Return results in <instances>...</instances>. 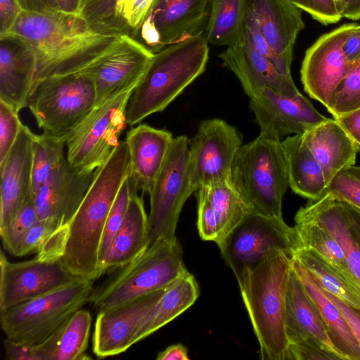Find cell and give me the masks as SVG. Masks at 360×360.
I'll return each instance as SVG.
<instances>
[{
    "mask_svg": "<svg viewBox=\"0 0 360 360\" xmlns=\"http://www.w3.org/2000/svg\"><path fill=\"white\" fill-rule=\"evenodd\" d=\"M93 175L77 172L65 158L33 195L39 219L51 220L61 228H69Z\"/></svg>",
    "mask_w": 360,
    "mask_h": 360,
    "instance_id": "20",
    "label": "cell"
},
{
    "mask_svg": "<svg viewBox=\"0 0 360 360\" xmlns=\"http://www.w3.org/2000/svg\"><path fill=\"white\" fill-rule=\"evenodd\" d=\"M360 150V108L335 118Z\"/></svg>",
    "mask_w": 360,
    "mask_h": 360,
    "instance_id": "52",
    "label": "cell"
},
{
    "mask_svg": "<svg viewBox=\"0 0 360 360\" xmlns=\"http://www.w3.org/2000/svg\"><path fill=\"white\" fill-rule=\"evenodd\" d=\"M324 292L338 307L360 346V311L348 306L331 294Z\"/></svg>",
    "mask_w": 360,
    "mask_h": 360,
    "instance_id": "51",
    "label": "cell"
},
{
    "mask_svg": "<svg viewBox=\"0 0 360 360\" xmlns=\"http://www.w3.org/2000/svg\"><path fill=\"white\" fill-rule=\"evenodd\" d=\"M154 0H79L77 14L101 34L135 38Z\"/></svg>",
    "mask_w": 360,
    "mask_h": 360,
    "instance_id": "24",
    "label": "cell"
},
{
    "mask_svg": "<svg viewBox=\"0 0 360 360\" xmlns=\"http://www.w3.org/2000/svg\"><path fill=\"white\" fill-rule=\"evenodd\" d=\"M219 57L224 66L238 78L249 98L264 88L288 97L301 94L291 76L281 73L269 59L255 48L245 27L239 37L227 46Z\"/></svg>",
    "mask_w": 360,
    "mask_h": 360,
    "instance_id": "18",
    "label": "cell"
},
{
    "mask_svg": "<svg viewBox=\"0 0 360 360\" xmlns=\"http://www.w3.org/2000/svg\"><path fill=\"white\" fill-rule=\"evenodd\" d=\"M134 89H129L95 107L68 136L67 160L82 174H92L119 145L126 129L127 108Z\"/></svg>",
    "mask_w": 360,
    "mask_h": 360,
    "instance_id": "10",
    "label": "cell"
},
{
    "mask_svg": "<svg viewBox=\"0 0 360 360\" xmlns=\"http://www.w3.org/2000/svg\"><path fill=\"white\" fill-rule=\"evenodd\" d=\"M4 346L8 360H37L34 345L17 342L6 338Z\"/></svg>",
    "mask_w": 360,
    "mask_h": 360,
    "instance_id": "50",
    "label": "cell"
},
{
    "mask_svg": "<svg viewBox=\"0 0 360 360\" xmlns=\"http://www.w3.org/2000/svg\"><path fill=\"white\" fill-rule=\"evenodd\" d=\"M36 72L37 58L32 49L16 36H0V101L18 112L27 107Z\"/></svg>",
    "mask_w": 360,
    "mask_h": 360,
    "instance_id": "23",
    "label": "cell"
},
{
    "mask_svg": "<svg viewBox=\"0 0 360 360\" xmlns=\"http://www.w3.org/2000/svg\"><path fill=\"white\" fill-rule=\"evenodd\" d=\"M131 169L129 154L117 148L94 172L91 183L70 223L61 258L74 275L92 281L102 276L99 254L106 221Z\"/></svg>",
    "mask_w": 360,
    "mask_h": 360,
    "instance_id": "2",
    "label": "cell"
},
{
    "mask_svg": "<svg viewBox=\"0 0 360 360\" xmlns=\"http://www.w3.org/2000/svg\"><path fill=\"white\" fill-rule=\"evenodd\" d=\"M61 259L11 262L0 253V311L48 294L79 280Z\"/></svg>",
    "mask_w": 360,
    "mask_h": 360,
    "instance_id": "15",
    "label": "cell"
},
{
    "mask_svg": "<svg viewBox=\"0 0 360 360\" xmlns=\"http://www.w3.org/2000/svg\"><path fill=\"white\" fill-rule=\"evenodd\" d=\"M5 34L20 38L33 51L37 58L35 81L83 70L121 37L97 32L77 13L22 10Z\"/></svg>",
    "mask_w": 360,
    "mask_h": 360,
    "instance_id": "1",
    "label": "cell"
},
{
    "mask_svg": "<svg viewBox=\"0 0 360 360\" xmlns=\"http://www.w3.org/2000/svg\"><path fill=\"white\" fill-rule=\"evenodd\" d=\"M188 349L181 344L173 345L157 354V360H188Z\"/></svg>",
    "mask_w": 360,
    "mask_h": 360,
    "instance_id": "56",
    "label": "cell"
},
{
    "mask_svg": "<svg viewBox=\"0 0 360 360\" xmlns=\"http://www.w3.org/2000/svg\"><path fill=\"white\" fill-rule=\"evenodd\" d=\"M290 360H333L341 359L318 340L308 338L289 344Z\"/></svg>",
    "mask_w": 360,
    "mask_h": 360,
    "instance_id": "46",
    "label": "cell"
},
{
    "mask_svg": "<svg viewBox=\"0 0 360 360\" xmlns=\"http://www.w3.org/2000/svg\"><path fill=\"white\" fill-rule=\"evenodd\" d=\"M199 295V286L194 276L186 271L165 287L158 302L136 331L132 344L179 316L194 304Z\"/></svg>",
    "mask_w": 360,
    "mask_h": 360,
    "instance_id": "32",
    "label": "cell"
},
{
    "mask_svg": "<svg viewBox=\"0 0 360 360\" xmlns=\"http://www.w3.org/2000/svg\"><path fill=\"white\" fill-rule=\"evenodd\" d=\"M173 139L169 131L146 124H140L127 131L125 141L131 158V176L138 190L149 194Z\"/></svg>",
    "mask_w": 360,
    "mask_h": 360,
    "instance_id": "25",
    "label": "cell"
},
{
    "mask_svg": "<svg viewBox=\"0 0 360 360\" xmlns=\"http://www.w3.org/2000/svg\"><path fill=\"white\" fill-rule=\"evenodd\" d=\"M165 288L98 311L92 338L94 354L104 358L127 350L133 345V338L138 328L155 306Z\"/></svg>",
    "mask_w": 360,
    "mask_h": 360,
    "instance_id": "19",
    "label": "cell"
},
{
    "mask_svg": "<svg viewBox=\"0 0 360 360\" xmlns=\"http://www.w3.org/2000/svg\"><path fill=\"white\" fill-rule=\"evenodd\" d=\"M212 0H154L134 39L153 53L204 34Z\"/></svg>",
    "mask_w": 360,
    "mask_h": 360,
    "instance_id": "13",
    "label": "cell"
},
{
    "mask_svg": "<svg viewBox=\"0 0 360 360\" xmlns=\"http://www.w3.org/2000/svg\"><path fill=\"white\" fill-rule=\"evenodd\" d=\"M60 227L49 219H39L24 238L16 257H24L37 252L49 235Z\"/></svg>",
    "mask_w": 360,
    "mask_h": 360,
    "instance_id": "47",
    "label": "cell"
},
{
    "mask_svg": "<svg viewBox=\"0 0 360 360\" xmlns=\"http://www.w3.org/2000/svg\"><path fill=\"white\" fill-rule=\"evenodd\" d=\"M285 325L289 344L311 338L345 360L330 341L316 306L292 266L286 292Z\"/></svg>",
    "mask_w": 360,
    "mask_h": 360,
    "instance_id": "26",
    "label": "cell"
},
{
    "mask_svg": "<svg viewBox=\"0 0 360 360\" xmlns=\"http://www.w3.org/2000/svg\"><path fill=\"white\" fill-rule=\"evenodd\" d=\"M217 245L238 282L267 255L281 251L294 257L302 248L295 226L287 225L283 217L251 210Z\"/></svg>",
    "mask_w": 360,
    "mask_h": 360,
    "instance_id": "9",
    "label": "cell"
},
{
    "mask_svg": "<svg viewBox=\"0 0 360 360\" xmlns=\"http://www.w3.org/2000/svg\"><path fill=\"white\" fill-rule=\"evenodd\" d=\"M248 5L265 40L286 72L291 75L294 45L304 28L301 9L290 0H249Z\"/></svg>",
    "mask_w": 360,
    "mask_h": 360,
    "instance_id": "22",
    "label": "cell"
},
{
    "mask_svg": "<svg viewBox=\"0 0 360 360\" xmlns=\"http://www.w3.org/2000/svg\"><path fill=\"white\" fill-rule=\"evenodd\" d=\"M242 145V135L233 126L219 118L202 120L189 140V172L195 190L231 180L234 159Z\"/></svg>",
    "mask_w": 360,
    "mask_h": 360,
    "instance_id": "12",
    "label": "cell"
},
{
    "mask_svg": "<svg viewBox=\"0 0 360 360\" xmlns=\"http://www.w3.org/2000/svg\"><path fill=\"white\" fill-rule=\"evenodd\" d=\"M22 125L18 111L0 101V163L15 143Z\"/></svg>",
    "mask_w": 360,
    "mask_h": 360,
    "instance_id": "43",
    "label": "cell"
},
{
    "mask_svg": "<svg viewBox=\"0 0 360 360\" xmlns=\"http://www.w3.org/2000/svg\"><path fill=\"white\" fill-rule=\"evenodd\" d=\"M245 28L255 48L262 55L269 59L281 73L287 76H291V75H288L286 72L281 62L275 55L263 37L257 19L250 9L249 5L248 6L245 20Z\"/></svg>",
    "mask_w": 360,
    "mask_h": 360,
    "instance_id": "48",
    "label": "cell"
},
{
    "mask_svg": "<svg viewBox=\"0 0 360 360\" xmlns=\"http://www.w3.org/2000/svg\"><path fill=\"white\" fill-rule=\"evenodd\" d=\"M249 98L260 131L280 139L302 134L328 118L301 94L288 97L264 88Z\"/></svg>",
    "mask_w": 360,
    "mask_h": 360,
    "instance_id": "17",
    "label": "cell"
},
{
    "mask_svg": "<svg viewBox=\"0 0 360 360\" xmlns=\"http://www.w3.org/2000/svg\"><path fill=\"white\" fill-rule=\"evenodd\" d=\"M67 137L45 133L34 134L32 140V193H36L49 176L65 160Z\"/></svg>",
    "mask_w": 360,
    "mask_h": 360,
    "instance_id": "38",
    "label": "cell"
},
{
    "mask_svg": "<svg viewBox=\"0 0 360 360\" xmlns=\"http://www.w3.org/2000/svg\"><path fill=\"white\" fill-rule=\"evenodd\" d=\"M292 260L283 252H273L238 282L264 360H290L285 319Z\"/></svg>",
    "mask_w": 360,
    "mask_h": 360,
    "instance_id": "3",
    "label": "cell"
},
{
    "mask_svg": "<svg viewBox=\"0 0 360 360\" xmlns=\"http://www.w3.org/2000/svg\"><path fill=\"white\" fill-rule=\"evenodd\" d=\"M38 220L32 195L26 201L16 217L5 228L0 230L4 250L16 257L24 238Z\"/></svg>",
    "mask_w": 360,
    "mask_h": 360,
    "instance_id": "41",
    "label": "cell"
},
{
    "mask_svg": "<svg viewBox=\"0 0 360 360\" xmlns=\"http://www.w3.org/2000/svg\"><path fill=\"white\" fill-rule=\"evenodd\" d=\"M214 210L217 226L219 245L250 210L232 180L200 187Z\"/></svg>",
    "mask_w": 360,
    "mask_h": 360,
    "instance_id": "35",
    "label": "cell"
},
{
    "mask_svg": "<svg viewBox=\"0 0 360 360\" xmlns=\"http://www.w3.org/2000/svg\"><path fill=\"white\" fill-rule=\"evenodd\" d=\"M323 25L334 24L342 18L336 0H290Z\"/></svg>",
    "mask_w": 360,
    "mask_h": 360,
    "instance_id": "44",
    "label": "cell"
},
{
    "mask_svg": "<svg viewBox=\"0 0 360 360\" xmlns=\"http://www.w3.org/2000/svg\"><path fill=\"white\" fill-rule=\"evenodd\" d=\"M282 145L292 191L310 201L323 197L327 192L328 183L321 166L304 142L302 134L287 136Z\"/></svg>",
    "mask_w": 360,
    "mask_h": 360,
    "instance_id": "29",
    "label": "cell"
},
{
    "mask_svg": "<svg viewBox=\"0 0 360 360\" xmlns=\"http://www.w3.org/2000/svg\"><path fill=\"white\" fill-rule=\"evenodd\" d=\"M205 34L169 45L154 53L128 103L131 127L163 111L205 70L209 46Z\"/></svg>",
    "mask_w": 360,
    "mask_h": 360,
    "instance_id": "4",
    "label": "cell"
},
{
    "mask_svg": "<svg viewBox=\"0 0 360 360\" xmlns=\"http://www.w3.org/2000/svg\"><path fill=\"white\" fill-rule=\"evenodd\" d=\"M296 214L317 221L335 237L344 252L351 273L360 283V245L348 226L342 201L326 193L301 207Z\"/></svg>",
    "mask_w": 360,
    "mask_h": 360,
    "instance_id": "31",
    "label": "cell"
},
{
    "mask_svg": "<svg viewBox=\"0 0 360 360\" xmlns=\"http://www.w3.org/2000/svg\"><path fill=\"white\" fill-rule=\"evenodd\" d=\"M292 267L316 306L335 348L345 360H360V346L338 307L295 257Z\"/></svg>",
    "mask_w": 360,
    "mask_h": 360,
    "instance_id": "30",
    "label": "cell"
},
{
    "mask_svg": "<svg viewBox=\"0 0 360 360\" xmlns=\"http://www.w3.org/2000/svg\"><path fill=\"white\" fill-rule=\"evenodd\" d=\"M137 191L131 194L123 222L101 265L102 275L127 264L149 247L148 215Z\"/></svg>",
    "mask_w": 360,
    "mask_h": 360,
    "instance_id": "28",
    "label": "cell"
},
{
    "mask_svg": "<svg viewBox=\"0 0 360 360\" xmlns=\"http://www.w3.org/2000/svg\"><path fill=\"white\" fill-rule=\"evenodd\" d=\"M197 226L200 238L204 240L217 243L219 238L218 226L212 205L204 191L198 188Z\"/></svg>",
    "mask_w": 360,
    "mask_h": 360,
    "instance_id": "45",
    "label": "cell"
},
{
    "mask_svg": "<svg viewBox=\"0 0 360 360\" xmlns=\"http://www.w3.org/2000/svg\"><path fill=\"white\" fill-rule=\"evenodd\" d=\"M189 139L174 138L165 161L149 193V246L158 240L173 238L186 200L196 191L189 172Z\"/></svg>",
    "mask_w": 360,
    "mask_h": 360,
    "instance_id": "11",
    "label": "cell"
},
{
    "mask_svg": "<svg viewBox=\"0 0 360 360\" xmlns=\"http://www.w3.org/2000/svg\"><path fill=\"white\" fill-rule=\"evenodd\" d=\"M356 26L341 25L320 37L306 51L300 70L304 89L325 107L354 63L347 59L342 48Z\"/></svg>",
    "mask_w": 360,
    "mask_h": 360,
    "instance_id": "16",
    "label": "cell"
},
{
    "mask_svg": "<svg viewBox=\"0 0 360 360\" xmlns=\"http://www.w3.org/2000/svg\"><path fill=\"white\" fill-rule=\"evenodd\" d=\"M342 49L349 62L354 63L360 58V25H356L350 32Z\"/></svg>",
    "mask_w": 360,
    "mask_h": 360,
    "instance_id": "53",
    "label": "cell"
},
{
    "mask_svg": "<svg viewBox=\"0 0 360 360\" xmlns=\"http://www.w3.org/2000/svg\"><path fill=\"white\" fill-rule=\"evenodd\" d=\"M231 180L250 210L282 217L289 180L281 139L260 131L243 144L234 159Z\"/></svg>",
    "mask_w": 360,
    "mask_h": 360,
    "instance_id": "5",
    "label": "cell"
},
{
    "mask_svg": "<svg viewBox=\"0 0 360 360\" xmlns=\"http://www.w3.org/2000/svg\"><path fill=\"white\" fill-rule=\"evenodd\" d=\"M326 108L334 118L360 108V58L337 86Z\"/></svg>",
    "mask_w": 360,
    "mask_h": 360,
    "instance_id": "40",
    "label": "cell"
},
{
    "mask_svg": "<svg viewBox=\"0 0 360 360\" xmlns=\"http://www.w3.org/2000/svg\"><path fill=\"white\" fill-rule=\"evenodd\" d=\"M92 280L80 278L48 294L0 311L1 329L13 341L38 345L59 329L87 302Z\"/></svg>",
    "mask_w": 360,
    "mask_h": 360,
    "instance_id": "8",
    "label": "cell"
},
{
    "mask_svg": "<svg viewBox=\"0 0 360 360\" xmlns=\"http://www.w3.org/2000/svg\"><path fill=\"white\" fill-rule=\"evenodd\" d=\"M136 189L138 190L135 181L130 174L122 184L106 221L100 248L99 259L101 269L107 253L123 222L131 194Z\"/></svg>",
    "mask_w": 360,
    "mask_h": 360,
    "instance_id": "39",
    "label": "cell"
},
{
    "mask_svg": "<svg viewBox=\"0 0 360 360\" xmlns=\"http://www.w3.org/2000/svg\"><path fill=\"white\" fill-rule=\"evenodd\" d=\"M342 203L350 231L360 245V209L344 201Z\"/></svg>",
    "mask_w": 360,
    "mask_h": 360,
    "instance_id": "55",
    "label": "cell"
},
{
    "mask_svg": "<svg viewBox=\"0 0 360 360\" xmlns=\"http://www.w3.org/2000/svg\"><path fill=\"white\" fill-rule=\"evenodd\" d=\"M92 317L82 308L77 310L62 326L53 360H86Z\"/></svg>",
    "mask_w": 360,
    "mask_h": 360,
    "instance_id": "37",
    "label": "cell"
},
{
    "mask_svg": "<svg viewBox=\"0 0 360 360\" xmlns=\"http://www.w3.org/2000/svg\"><path fill=\"white\" fill-rule=\"evenodd\" d=\"M34 133L22 124L18 138L0 163V230L18 214L32 193V140Z\"/></svg>",
    "mask_w": 360,
    "mask_h": 360,
    "instance_id": "21",
    "label": "cell"
},
{
    "mask_svg": "<svg viewBox=\"0 0 360 360\" xmlns=\"http://www.w3.org/2000/svg\"><path fill=\"white\" fill-rule=\"evenodd\" d=\"M22 11L49 13L59 11L56 0H18Z\"/></svg>",
    "mask_w": 360,
    "mask_h": 360,
    "instance_id": "54",
    "label": "cell"
},
{
    "mask_svg": "<svg viewBox=\"0 0 360 360\" xmlns=\"http://www.w3.org/2000/svg\"><path fill=\"white\" fill-rule=\"evenodd\" d=\"M248 6V0H212L204 34L208 44L229 46L242 34Z\"/></svg>",
    "mask_w": 360,
    "mask_h": 360,
    "instance_id": "34",
    "label": "cell"
},
{
    "mask_svg": "<svg viewBox=\"0 0 360 360\" xmlns=\"http://www.w3.org/2000/svg\"><path fill=\"white\" fill-rule=\"evenodd\" d=\"M342 18L352 20L360 19V0H336Z\"/></svg>",
    "mask_w": 360,
    "mask_h": 360,
    "instance_id": "57",
    "label": "cell"
},
{
    "mask_svg": "<svg viewBox=\"0 0 360 360\" xmlns=\"http://www.w3.org/2000/svg\"><path fill=\"white\" fill-rule=\"evenodd\" d=\"M302 135L321 166L328 186L338 173L355 165L358 148L335 118H327Z\"/></svg>",
    "mask_w": 360,
    "mask_h": 360,
    "instance_id": "27",
    "label": "cell"
},
{
    "mask_svg": "<svg viewBox=\"0 0 360 360\" xmlns=\"http://www.w3.org/2000/svg\"><path fill=\"white\" fill-rule=\"evenodd\" d=\"M154 53L139 40L121 36L108 51L80 70L94 84L96 106L129 89L144 75Z\"/></svg>",
    "mask_w": 360,
    "mask_h": 360,
    "instance_id": "14",
    "label": "cell"
},
{
    "mask_svg": "<svg viewBox=\"0 0 360 360\" xmlns=\"http://www.w3.org/2000/svg\"><path fill=\"white\" fill-rule=\"evenodd\" d=\"M293 257L305 267L323 291L360 311V283L354 277L345 275L308 248H301Z\"/></svg>",
    "mask_w": 360,
    "mask_h": 360,
    "instance_id": "33",
    "label": "cell"
},
{
    "mask_svg": "<svg viewBox=\"0 0 360 360\" xmlns=\"http://www.w3.org/2000/svg\"><path fill=\"white\" fill-rule=\"evenodd\" d=\"M58 10L68 13H77L79 0H56Z\"/></svg>",
    "mask_w": 360,
    "mask_h": 360,
    "instance_id": "58",
    "label": "cell"
},
{
    "mask_svg": "<svg viewBox=\"0 0 360 360\" xmlns=\"http://www.w3.org/2000/svg\"><path fill=\"white\" fill-rule=\"evenodd\" d=\"M96 105L94 82L81 71L35 81L27 101L44 133L67 139Z\"/></svg>",
    "mask_w": 360,
    "mask_h": 360,
    "instance_id": "7",
    "label": "cell"
},
{
    "mask_svg": "<svg viewBox=\"0 0 360 360\" xmlns=\"http://www.w3.org/2000/svg\"><path fill=\"white\" fill-rule=\"evenodd\" d=\"M295 221L302 247L314 250L342 274L354 277L342 249L326 228L313 219L297 214H295Z\"/></svg>",
    "mask_w": 360,
    "mask_h": 360,
    "instance_id": "36",
    "label": "cell"
},
{
    "mask_svg": "<svg viewBox=\"0 0 360 360\" xmlns=\"http://www.w3.org/2000/svg\"><path fill=\"white\" fill-rule=\"evenodd\" d=\"M326 193L360 209V166H351L330 181Z\"/></svg>",
    "mask_w": 360,
    "mask_h": 360,
    "instance_id": "42",
    "label": "cell"
},
{
    "mask_svg": "<svg viewBox=\"0 0 360 360\" xmlns=\"http://www.w3.org/2000/svg\"><path fill=\"white\" fill-rule=\"evenodd\" d=\"M21 11L18 0H0V36L9 31Z\"/></svg>",
    "mask_w": 360,
    "mask_h": 360,
    "instance_id": "49",
    "label": "cell"
},
{
    "mask_svg": "<svg viewBox=\"0 0 360 360\" xmlns=\"http://www.w3.org/2000/svg\"><path fill=\"white\" fill-rule=\"evenodd\" d=\"M94 288L89 302L98 312L165 288L188 271L176 238L158 240L134 260Z\"/></svg>",
    "mask_w": 360,
    "mask_h": 360,
    "instance_id": "6",
    "label": "cell"
}]
</instances>
